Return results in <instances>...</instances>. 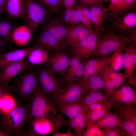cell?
<instances>
[{
	"instance_id": "40",
	"label": "cell",
	"mask_w": 136,
	"mask_h": 136,
	"mask_svg": "<svg viewBox=\"0 0 136 136\" xmlns=\"http://www.w3.org/2000/svg\"><path fill=\"white\" fill-rule=\"evenodd\" d=\"M87 129L83 133L82 136H105L104 129H101L94 124L87 126Z\"/></svg>"
},
{
	"instance_id": "5",
	"label": "cell",
	"mask_w": 136,
	"mask_h": 136,
	"mask_svg": "<svg viewBox=\"0 0 136 136\" xmlns=\"http://www.w3.org/2000/svg\"><path fill=\"white\" fill-rule=\"evenodd\" d=\"M25 22L32 32L50 18L52 13L35 0H24Z\"/></svg>"
},
{
	"instance_id": "2",
	"label": "cell",
	"mask_w": 136,
	"mask_h": 136,
	"mask_svg": "<svg viewBox=\"0 0 136 136\" xmlns=\"http://www.w3.org/2000/svg\"><path fill=\"white\" fill-rule=\"evenodd\" d=\"M17 78L10 85L12 93L18 100L30 103L33 91L39 85L37 71L31 66L21 72Z\"/></svg>"
},
{
	"instance_id": "17",
	"label": "cell",
	"mask_w": 136,
	"mask_h": 136,
	"mask_svg": "<svg viewBox=\"0 0 136 136\" xmlns=\"http://www.w3.org/2000/svg\"><path fill=\"white\" fill-rule=\"evenodd\" d=\"M109 99L114 104L124 103L136 105V93L129 84L124 83Z\"/></svg>"
},
{
	"instance_id": "20",
	"label": "cell",
	"mask_w": 136,
	"mask_h": 136,
	"mask_svg": "<svg viewBox=\"0 0 136 136\" xmlns=\"http://www.w3.org/2000/svg\"><path fill=\"white\" fill-rule=\"evenodd\" d=\"M124 54L123 56V66L124 74L128 79L134 76L136 68V46L131 45L126 46L124 49Z\"/></svg>"
},
{
	"instance_id": "45",
	"label": "cell",
	"mask_w": 136,
	"mask_h": 136,
	"mask_svg": "<svg viewBox=\"0 0 136 136\" xmlns=\"http://www.w3.org/2000/svg\"><path fill=\"white\" fill-rule=\"evenodd\" d=\"M110 4L107 7L109 12L115 10L122 2L120 0H110Z\"/></svg>"
},
{
	"instance_id": "6",
	"label": "cell",
	"mask_w": 136,
	"mask_h": 136,
	"mask_svg": "<svg viewBox=\"0 0 136 136\" xmlns=\"http://www.w3.org/2000/svg\"><path fill=\"white\" fill-rule=\"evenodd\" d=\"M67 83L66 87L62 88L61 87L50 99L58 107L64 104L80 101L85 93L79 81Z\"/></svg>"
},
{
	"instance_id": "14",
	"label": "cell",
	"mask_w": 136,
	"mask_h": 136,
	"mask_svg": "<svg viewBox=\"0 0 136 136\" xmlns=\"http://www.w3.org/2000/svg\"><path fill=\"white\" fill-rule=\"evenodd\" d=\"M84 63V73L81 80L99 75L109 66L110 58L108 56L93 57Z\"/></svg>"
},
{
	"instance_id": "7",
	"label": "cell",
	"mask_w": 136,
	"mask_h": 136,
	"mask_svg": "<svg viewBox=\"0 0 136 136\" xmlns=\"http://www.w3.org/2000/svg\"><path fill=\"white\" fill-rule=\"evenodd\" d=\"M109 22L108 27L117 33L128 38L136 30V8Z\"/></svg>"
},
{
	"instance_id": "24",
	"label": "cell",
	"mask_w": 136,
	"mask_h": 136,
	"mask_svg": "<svg viewBox=\"0 0 136 136\" xmlns=\"http://www.w3.org/2000/svg\"><path fill=\"white\" fill-rule=\"evenodd\" d=\"M6 12L8 16L12 18L25 21L24 0H8L6 2Z\"/></svg>"
},
{
	"instance_id": "39",
	"label": "cell",
	"mask_w": 136,
	"mask_h": 136,
	"mask_svg": "<svg viewBox=\"0 0 136 136\" xmlns=\"http://www.w3.org/2000/svg\"><path fill=\"white\" fill-rule=\"evenodd\" d=\"M111 109H107L95 112H86L87 122V126L94 124L97 120L110 112Z\"/></svg>"
},
{
	"instance_id": "18",
	"label": "cell",
	"mask_w": 136,
	"mask_h": 136,
	"mask_svg": "<svg viewBox=\"0 0 136 136\" xmlns=\"http://www.w3.org/2000/svg\"><path fill=\"white\" fill-rule=\"evenodd\" d=\"M88 8L94 30L101 33L105 28L104 22L109 12L107 7L103 5H92Z\"/></svg>"
},
{
	"instance_id": "50",
	"label": "cell",
	"mask_w": 136,
	"mask_h": 136,
	"mask_svg": "<svg viewBox=\"0 0 136 136\" xmlns=\"http://www.w3.org/2000/svg\"><path fill=\"white\" fill-rule=\"evenodd\" d=\"M6 2L4 0H0V15L6 12Z\"/></svg>"
},
{
	"instance_id": "11",
	"label": "cell",
	"mask_w": 136,
	"mask_h": 136,
	"mask_svg": "<svg viewBox=\"0 0 136 136\" xmlns=\"http://www.w3.org/2000/svg\"><path fill=\"white\" fill-rule=\"evenodd\" d=\"M27 58L10 64L0 72V86L9 85L11 80L20 73L31 66Z\"/></svg>"
},
{
	"instance_id": "37",
	"label": "cell",
	"mask_w": 136,
	"mask_h": 136,
	"mask_svg": "<svg viewBox=\"0 0 136 136\" xmlns=\"http://www.w3.org/2000/svg\"><path fill=\"white\" fill-rule=\"evenodd\" d=\"M74 118L77 127L75 135L76 136H81L87 126V122L86 113L84 112H81L76 115Z\"/></svg>"
},
{
	"instance_id": "41",
	"label": "cell",
	"mask_w": 136,
	"mask_h": 136,
	"mask_svg": "<svg viewBox=\"0 0 136 136\" xmlns=\"http://www.w3.org/2000/svg\"><path fill=\"white\" fill-rule=\"evenodd\" d=\"M114 105V104L110 101L102 103L95 104L90 106L85 112H95L107 109H111Z\"/></svg>"
},
{
	"instance_id": "42",
	"label": "cell",
	"mask_w": 136,
	"mask_h": 136,
	"mask_svg": "<svg viewBox=\"0 0 136 136\" xmlns=\"http://www.w3.org/2000/svg\"><path fill=\"white\" fill-rule=\"evenodd\" d=\"M59 17L63 22L68 26H71L73 17V8H64L59 14Z\"/></svg>"
},
{
	"instance_id": "21",
	"label": "cell",
	"mask_w": 136,
	"mask_h": 136,
	"mask_svg": "<svg viewBox=\"0 0 136 136\" xmlns=\"http://www.w3.org/2000/svg\"><path fill=\"white\" fill-rule=\"evenodd\" d=\"M82 59L75 56L71 59L70 68L65 80L66 83L74 82L83 78L84 73V63Z\"/></svg>"
},
{
	"instance_id": "44",
	"label": "cell",
	"mask_w": 136,
	"mask_h": 136,
	"mask_svg": "<svg viewBox=\"0 0 136 136\" xmlns=\"http://www.w3.org/2000/svg\"><path fill=\"white\" fill-rule=\"evenodd\" d=\"M104 0H77L78 5L89 7L92 5H103Z\"/></svg>"
},
{
	"instance_id": "26",
	"label": "cell",
	"mask_w": 136,
	"mask_h": 136,
	"mask_svg": "<svg viewBox=\"0 0 136 136\" xmlns=\"http://www.w3.org/2000/svg\"><path fill=\"white\" fill-rule=\"evenodd\" d=\"M29 53L27 57L30 64L33 65H40L47 62L49 54L45 49L37 45Z\"/></svg>"
},
{
	"instance_id": "4",
	"label": "cell",
	"mask_w": 136,
	"mask_h": 136,
	"mask_svg": "<svg viewBox=\"0 0 136 136\" xmlns=\"http://www.w3.org/2000/svg\"><path fill=\"white\" fill-rule=\"evenodd\" d=\"M51 100L44 93L39 85L33 91L29 103V114L31 120L35 118L46 117L55 122L58 121L50 113L52 112L58 118L60 116L57 113Z\"/></svg>"
},
{
	"instance_id": "30",
	"label": "cell",
	"mask_w": 136,
	"mask_h": 136,
	"mask_svg": "<svg viewBox=\"0 0 136 136\" xmlns=\"http://www.w3.org/2000/svg\"><path fill=\"white\" fill-rule=\"evenodd\" d=\"M119 120L120 118L115 113L109 112L97 120L94 124L105 130L118 126Z\"/></svg>"
},
{
	"instance_id": "29",
	"label": "cell",
	"mask_w": 136,
	"mask_h": 136,
	"mask_svg": "<svg viewBox=\"0 0 136 136\" xmlns=\"http://www.w3.org/2000/svg\"><path fill=\"white\" fill-rule=\"evenodd\" d=\"M59 107L61 113L67 116L70 119L78 114L85 112L84 106L80 101L64 104Z\"/></svg>"
},
{
	"instance_id": "1",
	"label": "cell",
	"mask_w": 136,
	"mask_h": 136,
	"mask_svg": "<svg viewBox=\"0 0 136 136\" xmlns=\"http://www.w3.org/2000/svg\"><path fill=\"white\" fill-rule=\"evenodd\" d=\"M29 103L18 100L16 106L13 109L0 114V129L11 136H22L25 127L31 120L29 114Z\"/></svg>"
},
{
	"instance_id": "31",
	"label": "cell",
	"mask_w": 136,
	"mask_h": 136,
	"mask_svg": "<svg viewBox=\"0 0 136 136\" xmlns=\"http://www.w3.org/2000/svg\"><path fill=\"white\" fill-rule=\"evenodd\" d=\"M127 77L124 73H120L114 79L105 81L104 92L109 98L112 96L124 83Z\"/></svg>"
},
{
	"instance_id": "12",
	"label": "cell",
	"mask_w": 136,
	"mask_h": 136,
	"mask_svg": "<svg viewBox=\"0 0 136 136\" xmlns=\"http://www.w3.org/2000/svg\"><path fill=\"white\" fill-rule=\"evenodd\" d=\"M71 59L64 49L49 54L47 62L48 66L53 72L62 73L68 69Z\"/></svg>"
},
{
	"instance_id": "28",
	"label": "cell",
	"mask_w": 136,
	"mask_h": 136,
	"mask_svg": "<svg viewBox=\"0 0 136 136\" xmlns=\"http://www.w3.org/2000/svg\"><path fill=\"white\" fill-rule=\"evenodd\" d=\"M136 0H125L115 10L108 12L106 19L109 22L136 8Z\"/></svg>"
},
{
	"instance_id": "32",
	"label": "cell",
	"mask_w": 136,
	"mask_h": 136,
	"mask_svg": "<svg viewBox=\"0 0 136 136\" xmlns=\"http://www.w3.org/2000/svg\"><path fill=\"white\" fill-rule=\"evenodd\" d=\"M15 28L13 23L9 21L0 20V38L5 44L12 41V35Z\"/></svg>"
},
{
	"instance_id": "9",
	"label": "cell",
	"mask_w": 136,
	"mask_h": 136,
	"mask_svg": "<svg viewBox=\"0 0 136 136\" xmlns=\"http://www.w3.org/2000/svg\"><path fill=\"white\" fill-rule=\"evenodd\" d=\"M37 72L40 85L44 93L50 99L61 86L55 78L53 72L48 66L40 67Z\"/></svg>"
},
{
	"instance_id": "27",
	"label": "cell",
	"mask_w": 136,
	"mask_h": 136,
	"mask_svg": "<svg viewBox=\"0 0 136 136\" xmlns=\"http://www.w3.org/2000/svg\"><path fill=\"white\" fill-rule=\"evenodd\" d=\"M79 81L85 93L91 91L101 90L104 88L105 84V81L99 75Z\"/></svg>"
},
{
	"instance_id": "8",
	"label": "cell",
	"mask_w": 136,
	"mask_h": 136,
	"mask_svg": "<svg viewBox=\"0 0 136 136\" xmlns=\"http://www.w3.org/2000/svg\"><path fill=\"white\" fill-rule=\"evenodd\" d=\"M101 33L94 30L85 39L73 47L74 56L81 59L92 58Z\"/></svg>"
},
{
	"instance_id": "36",
	"label": "cell",
	"mask_w": 136,
	"mask_h": 136,
	"mask_svg": "<svg viewBox=\"0 0 136 136\" xmlns=\"http://www.w3.org/2000/svg\"><path fill=\"white\" fill-rule=\"evenodd\" d=\"M74 7L78 13L82 23L87 26H92V23L88 7L76 5Z\"/></svg>"
},
{
	"instance_id": "16",
	"label": "cell",
	"mask_w": 136,
	"mask_h": 136,
	"mask_svg": "<svg viewBox=\"0 0 136 136\" xmlns=\"http://www.w3.org/2000/svg\"><path fill=\"white\" fill-rule=\"evenodd\" d=\"M93 30L92 26L82 23L69 26L66 38L67 44L73 47L86 38Z\"/></svg>"
},
{
	"instance_id": "25",
	"label": "cell",
	"mask_w": 136,
	"mask_h": 136,
	"mask_svg": "<svg viewBox=\"0 0 136 136\" xmlns=\"http://www.w3.org/2000/svg\"><path fill=\"white\" fill-rule=\"evenodd\" d=\"M32 32L28 26L25 25L16 28L13 33L12 41L19 46H24L31 40Z\"/></svg>"
},
{
	"instance_id": "53",
	"label": "cell",
	"mask_w": 136,
	"mask_h": 136,
	"mask_svg": "<svg viewBox=\"0 0 136 136\" xmlns=\"http://www.w3.org/2000/svg\"><path fill=\"white\" fill-rule=\"evenodd\" d=\"M11 135L8 132L0 129V136H10Z\"/></svg>"
},
{
	"instance_id": "22",
	"label": "cell",
	"mask_w": 136,
	"mask_h": 136,
	"mask_svg": "<svg viewBox=\"0 0 136 136\" xmlns=\"http://www.w3.org/2000/svg\"><path fill=\"white\" fill-rule=\"evenodd\" d=\"M110 101L109 98L101 90L91 91L85 93L80 100L84 106L85 112L91 105Z\"/></svg>"
},
{
	"instance_id": "51",
	"label": "cell",
	"mask_w": 136,
	"mask_h": 136,
	"mask_svg": "<svg viewBox=\"0 0 136 136\" xmlns=\"http://www.w3.org/2000/svg\"><path fill=\"white\" fill-rule=\"evenodd\" d=\"M129 83L132 85L134 87L136 86V75L134 76L131 79H128Z\"/></svg>"
},
{
	"instance_id": "55",
	"label": "cell",
	"mask_w": 136,
	"mask_h": 136,
	"mask_svg": "<svg viewBox=\"0 0 136 136\" xmlns=\"http://www.w3.org/2000/svg\"><path fill=\"white\" fill-rule=\"evenodd\" d=\"M122 2H123L125 0H120Z\"/></svg>"
},
{
	"instance_id": "56",
	"label": "cell",
	"mask_w": 136,
	"mask_h": 136,
	"mask_svg": "<svg viewBox=\"0 0 136 136\" xmlns=\"http://www.w3.org/2000/svg\"><path fill=\"white\" fill-rule=\"evenodd\" d=\"M5 0V1L6 2L8 0Z\"/></svg>"
},
{
	"instance_id": "46",
	"label": "cell",
	"mask_w": 136,
	"mask_h": 136,
	"mask_svg": "<svg viewBox=\"0 0 136 136\" xmlns=\"http://www.w3.org/2000/svg\"><path fill=\"white\" fill-rule=\"evenodd\" d=\"M63 121L65 125H67L69 127L72 128L74 131V133L75 135L77 127L76 123L74 118L70 119V120L68 121L63 119Z\"/></svg>"
},
{
	"instance_id": "34",
	"label": "cell",
	"mask_w": 136,
	"mask_h": 136,
	"mask_svg": "<svg viewBox=\"0 0 136 136\" xmlns=\"http://www.w3.org/2000/svg\"><path fill=\"white\" fill-rule=\"evenodd\" d=\"M42 6L56 15L59 14L64 9L62 0H36Z\"/></svg>"
},
{
	"instance_id": "13",
	"label": "cell",
	"mask_w": 136,
	"mask_h": 136,
	"mask_svg": "<svg viewBox=\"0 0 136 136\" xmlns=\"http://www.w3.org/2000/svg\"><path fill=\"white\" fill-rule=\"evenodd\" d=\"M36 45L42 48L48 53L64 50L67 46L43 28L38 35Z\"/></svg>"
},
{
	"instance_id": "10",
	"label": "cell",
	"mask_w": 136,
	"mask_h": 136,
	"mask_svg": "<svg viewBox=\"0 0 136 136\" xmlns=\"http://www.w3.org/2000/svg\"><path fill=\"white\" fill-rule=\"evenodd\" d=\"M52 120L46 117L32 119L28 123V128L22 136H44L52 132L55 123H53Z\"/></svg>"
},
{
	"instance_id": "33",
	"label": "cell",
	"mask_w": 136,
	"mask_h": 136,
	"mask_svg": "<svg viewBox=\"0 0 136 136\" xmlns=\"http://www.w3.org/2000/svg\"><path fill=\"white\" fill-rule=\"evenodd\" d=\"M17 99L12 93L7 94L0 100V114L10 111L16 106Z\"/></svg>"
},
{
	"instance_id": "54",
	"label": "cell",
	"mask_w": 136,
	"mask_h": 136,
	"mask_svg": "<svg viewBox=\"0 0 136 136\" xmlns=\"http://www.w3.org/2000/svg\"><path fill=\"white\" fill-rule=\"evenodd\" d=\"M110 0H104L105 2H107V1H110Z\"/></svg>"
},
{
	"instance_id": "23",
	"label": "cell",
	"mask_w": 136,
	"mask_h": 136,
	"mask_svg": "<svg viewBox=\"0 0 136 136\" xmlns=\"http://www.w3.org/2000/svg\"><path fill=\"white\" fill-rule=\"evenodd\" d=\"M133 104L116 103L115 113L119 118L131 121L136 124V106Z\"/></svg>"
},
{
	"instance_id": "38",
	"label": "cell",
	"mask_w": 136,
	"mask_h": 136,
	"mask_svg": "<svg viewBox=\"0 0 136 136\" xmlns=\"http://www.w3.org/2000/svg\"><path fill=\"white\" fill-rule=\"evenodd\" d=\"M118 126L124 130L128 136H136V124L133 122L120 118Z\"/></svg>"
},
{
	"instance_id": "52",
	"label": "cell",
	"mask_w": 136,
	"mask_h": 136,
	"mask_svg": "<svg viewBox=\"0 0 136 136\" xmlns=\"http://www.w3.org/2000/svg\"><path fill=\"white\" fill-rule=\"evenodd\" d=\"M6 44L0 38V54H2Z\"/></svg>"
},
{
	"instance_id": "19",
	"label": "cell",
	"mask_w": 136,
	"mask_h": 136,
	"mask_svg": "<svg viewBox=\"0 0 136 136\" xmlns=\"http://www.w3.org/2000/svg\"><path fill=\"white\" fill-rule=\"evenodd\" d=\"M35 46L0 54V72L8 65L25 58Z\"/></svg>"
},
{
	"instance_id": "15",
	"label": "cell",
	"mask_w": 136,
	"mask_h": 136,
	"mask_svg": "<svg viewBox=\"0 0 136 136\" xmlns=\"http://www.w3.org/2000/svg\"><path fill=\"white\" fill-rule=\"evenodd\" d=\"M48 21L43 28L56 39L67 45L66 38L69 26L65 24L59 17H54Z\"/></svg>"
},
{
	"instance_id": "47",
	"label": "cell",
	"mask_w": 136,
	"mask_h": 136,
	"mask_svg": "<svg viewBox=\"0 0 136 136\" xmlns=\"http://www.w3.org/2000/svg\"><path fill=\"white\" fill-rule=\"evenodd\" d=\"M64 8H73L77 4V0H62Z\"/></svg>"
},
{
	"instance_id": "48",
	"label": "cell",
	"mask_w": 136,
	"mask_h": 136,
	"mask_svg": "<svg viewBox=\"0 0 136 136\" xmlns=\"http://www.w3.org/2000/svg\"><path fill=\"white\" fill-rule=\"evenodd\" d=\"M10 93H12L10 85L5 87L0 86V100L5 95Z\"/></svg>"
},
{
	"instance_id": "35",
	"label": "cell",
	"mask_w": 136,
	"mask_h": 136,
	"mask_svg": "<svg viewBox=\"0 0 136 136\" xmlns=\"http://www.w3.org/2000/svg\"><path fill=\"white\" fill-rule=\"evenodd\" d=\"M124 48L115 51L110 58L109 66L115 72L119 71L123 67V56Z\"/></svg>"
},
{
	"instance_id": "43",
	"label": "cell",
	"mask_w": 136,
	"mask_h": 136,
	"mask_svg": "<svg viewBox=\"0 0 136 136\" xmlns=\"http://www.w3.org/2000/svg\"><path fill=\"white\" fill-rule=\"evenodd\" d=\"M104 130L105 136H128L124 130L119 126Z\"/></svg>"
},
{
	"instance_id": "49",
	"label": "cell",
	"mask_w": 136,
	"mask_h": 136,
	"mask_svg": "<svg viewBox=\"0 0 136 136\" xmlns=\"http://www.w3.org/2000/svg\"><path fill=\"white\" fill-rule=\"evenodd\" d=\"M52 136H75L74 133H72L71 131H68L66 132H59L58 131L52 133Z\"/></svg>"
},
{
	"instance_id": "3",
	"label": "cell",
	"mask_w": 136,
	"mask_h": 136,
	"mask_svg": "<svg viewBox=\"0 0 136 136\" xmlns=\"http://www.w3.org/2000/svg\"><path fill=\"white\" fill-rule=\"evenodd\" d=\"M128 41L127 37L117 33L108 26L105 27L98 40L92 58L107 56L119 49L124 48Z\"/></svg>"
}]
</instances>
